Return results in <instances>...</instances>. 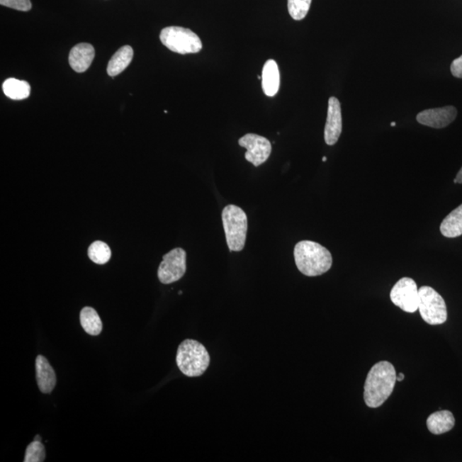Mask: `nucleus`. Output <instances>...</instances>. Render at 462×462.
Here are the masks:
<instances>
[{"label":"nucleus","mask_w":462,"mask_h":462,"mask_svg":"<svg viewBox=\"0 0 462 462\" xmlns=\"http://www.w3.org/2000/svg\"><path fill=\"white\" fill-rule=\"evenodd\" d=\"M342 131V110L336 97L329 98L327 125L325 128V141L329 146L335 145Z\"/></svg>","instance_id":"9b49d317"},{"label":"nucleus","mask_w":462,"mask_h":462,"mask_svg":"<svg viewBox=\"0 0 462 462\" xmlns=\"http://www.w3.org/2000/svg\"><path fill=\"white\" fill-rule=\"evenodd\" d=\"M280 74L278 65L274 60L266 61L262 72V88L266 96L274 97L278 92Z\"/></svg>","instance_id":"4468645a"},{"label":"nucleus","mask_w":462,"mask_h":462,"mask_svg":"<svg viewBox=\"0 0 462 462\" xmlns=\"http://www.w3.org/2000/svg\"><path fill=\"white\" fill-rule=\"evenodd\" d=\"M227 245L233 252H240L245 247L247 232V214L235 205L225 206L222 213Z\"/></svg>","instance_id":"20e7f679"},{"label":"nucleus","mask_w":462,"mask_h":462,"mask_svg":"<svg viewBox=\"0 0 462 462\" xmlns=\"http://www.w3.org/2000/svg\"><path fill=\"white\" fill-rule=\"evenodd\" d=\"M36 379L40 390L44 394H49L55 389L57 378L55 370L43 356H38L35 361Z\"/></svg>","instance_id":"ddd939ff"},{"label":"nucleus","mask_w":462,"mask_h":462,"mask_svg":"<svg viewBox=\"0 0 462 462\" xmlns=\"http://www.w3.org/2000/svg\"><path fill=\"white\" fill-rule=\"evenodd\" d=\"M134 51L130 45H125L115 53L109 61L107 73L110 77H116L122 73L133 60Z\"/></svg>","instance_id":"dca6fc26"},{"label":"nucleus","mask_w":462,"mask_h":462,"mask_svg":"<svg viewBox=\"0 0 462 462\" xmlns=\"http://www.w3.org/2000/svg\"><path fill=\"white\" fill-rule=\"evenodd\" d=\"M453 183L462 184V167L461 168L459 172L457 173L456 177L455 180H453Z\"/></svg>","instance_id":"393cba45"},{"label":"nucleus","mask_w":462,"mask_h":462,"mask_svg":"<svg viewBox=\"0 0 462 462\" xmlns=\"http://www.w3.org/2000/svg\"><path fill=\"white\" fill-rule=\"evenodd\" d=\"M45 458V449L41 441L34 440L26 449L24 462H43Z\"/></svg>","instance_id":"4be33fe9"},{"label":"nucleus","mask_w":462,"mask_h":462,"mask_svg":"<svg viewBox=\"0 0 462 462\" xmlns=\"http://www.w3.org/2000/svg\"><path fill=\"white\" fill-rule=\"evenodd\" d=\"M160 40L169 50L179 55L197 53L202 49L199 36L188 28L183 27L164 28L160 33Z\"/></svg>","instance_id":"39448f33"},{"label":"nucleus","mask_w":462,"mask_h":462,"mask_svg":"<svg viewBox=\"0 0 462 462\" xmlns=\"http://www.w3.org/2000/svg\"><path fill=\"white\" fill-rule=\"evenodd\" d=\"M82 328L91 336H98L102 332V322L98 312L93 308L85 307L80 313Z\"/></svg>","instance_id":"6ab92c4d"},{"label":"nucleus","mask_w":462,"mask_h":462,"mask_svg":"<svg viewBox=\"0 0 462 462\" xmlns=\"http://www.w3.org/2000/svg\"><path fill=\"white\" fill-rule=\"evenodd\" d=\"M395 125H397V123H395V122H392V123H391V126H392V127H394V126H395Z\"/></svg>","instance_id":"cd10ccee"},{"label":"nucleus","mask_w":462,"mask_h":462,"mask_svg":"<svg viewBox=\"0 0 462 462\" xmlns=\"http://www.w3.org/2000/svg\"><path fill=\"white\" fill-rule=\"evenodd\" d=\"M404 378H405V376H404V374L400 373L398 375H397V381L401 382L403 381Z\"/></svg>","instance_id":"a878e982"},{"label":"nucleus","mask_w":462,"mask_h":462,"mask_svg":"<svg viewBox=\"0 0 462 462\" xmlns=\"http://www.w3.org/2000/svg\"><path fill=\"white\" fill-rule=\"evenodd\" d=\"M327 157H324V158H323V161H324V162H325V161H327Z\"/></svg>","instance_id":"c85d7f7f"},{"label":"nucleus","mask_w":462,"mask_h":462,"mask_svg":"<svg viewBox=\"0 0 462 462\" xmlns=\"http://www.w3.org/2000/svg\"><path fill=\"white\" fill-rule=\"evenodd\" d=\"M94 56H96V52H94L92 45L89 43L77 44L69 52V65L76 72H85L93 63Z\"/></svg>","instance_id":"f8f14e48"},{"label":"nucleus","mask_w":462,"mask_h":462,"mask_svg":"<svg viewBox=\"0 0 462 462\" xmlns=\"http://www.w3.org/2000/svg\"><path fill=\"white\" fill-rule=\"evenodd\" d=\"M397 382V372L388 361L376 363L367 374L364 385V400L367 406L376 408L390 397Z\"/></svg>","instance_id":"f257e3e1"},{"label":"nucleus","mask_w":462,"mask_h":462,"mask_svg":"<svg viewBox=\"0 0 462 462\" xmlns=\"http://www.w3.org/2000/svg\"><path fill=\"white\" fill-rule=\"evenodd\" d=\"M238 143L247 150L245 159L257 167L265 163L271 154L269 140L261 135L247 134L239 140Z\"/></svg>","instance_id":"1a4fd4ad"},{"label":"nucleus","mask_w":462,"mask_h":462,"mask_svg":"<svg viewBox=\"0 0 462 462\" xmlns=\"http://www.w3.org/2000/svg\"><path fill=\"white\" fill-rule=\"evenodd\" d=\"M457 110L455 107L449 106L441 108L429 109L422 111L417 115V121L420 125L434 129H443L451 125L455 120Z\"/></svg>","instance_id":"9d476101"},{"label":"nucleus","mask_w":462,"mask_h":462,"mask_svg":"<svg viewBox=\"0 0 462 462\" xmlns=\"http://www.w3.org/2000/svg\"><path fill=\"white\" fill-rule=\"evenodd\" d=\"M3 91L4 94L11 100L22 101L30 96L31 86L26 81L9 78L4 81Z\"/></svg>","instance_id":"a211bd4d"},{"label":"nucleus","mask_w":462,"mask_h":462,"mask_svg":"<svg viewBox=\"0 0 462 462\" xmlns=\"http://www.w3.org/2000/svg\"><path fill=\"white\" fill-rule=\"evenodd\" d=\"M440 231L444 237L448 238H456L461 236L462 204L444 218L440 225Z\"/></svg>","instance_id":"f3484780"},{"label":"nucleus","mask_w":462,"mask_h":462,"mask_svg":"<svg viewBox=\"0 0 462 462\" xmlns=\"http://www.w3.org/2000/svg\"><path fill=\"white\" fill-rule=\"evenodd\" d=\"M35 440L41 441L40 436H36Z\"/></svg>","instance_id":"bb28decb"},{"label":"nucleus","mask_w":462,"mask_h":462,"mask_svg":"<svg viewBox=\"0 0 462 462\" xmlns=\"http://www.w3.org/2000/svg\"><path fill=\"white\" fill-rule=\"evenodd\" d=\"M456 419L451 411L442 410L433 412L427 420L428 430L432 434L441 435L455 427Z\"/></svg>","instance_id":"2eb2a0df"},{"label":"nucleus","mask_w":462,"mask_h":462,"mask_svg":"<svg viewBox=\"0 0 462 462\" xmlns=\"http://www.w3.org/2000/svg\"><path fill=\"white\" fill-rule=\"evenodd\" d=\"M209 354L205 346L196 340L187 339L181 342L177 349L176 364L187 377H200L210 365Z\"/></svg>","instance_id":"7ed1b4c3"},{"label":"nucleus","mask_w":462,"mask_h":462,"mask_svg":"<svg viewBox=\"0 0 462 462\" xmlns=\"http://www.w3.org/2000/svg\"><path fill=\"white\" fill-rule=\"evenodd\" d=\"M451 71L453 77L462 78V55L452 62Z\"/></svg>","instance_id":"b1692460"},{"label":"nucleus","mask_w":462,"mask_h":462,"mask_svg":"<svg viewBox=\"0 0 462 462\" xmlns=\"http://www.w3.org/2000/svg\"><path fill=\"white\" fill-rule=\"evenodd\" d=\"M312 0H288V13L296 21L306 18L310 9Z\"/></svg>","instance_id":"412c9836"},{"label":"nucleus","mask_w":462,"mask_h":462,"mask_svg":"<svg viewBox=\"0 0 462 462\" xmlns=\"http://www.w3.org/2000/svg\"><path fill=\"white\" fill-rule=\"evenodd\" d=\"M294 257L298 270L308 276L324 274L332 266L331 252L315 242L302 241L297 243Z\"/></svg>","instance_id":"f03ea898"},{"label":"nucleus","mask_w":462,"mask_h":462,"mask_svg":"<svg viewBox=\"0 0 462 462\" xmlns=\"http://www.w3.org/2000/svg\"><path fill=\"white\" fill-rule=\"evenodd\" d=\"M89 257L93 262L98 265H104L110 261L111 251L106 243L96 241L89 247Z\"/></svg>","instance_id":"aec40b11"},{"label":"nucleus","mask_w":462,"mask_h":462,"mask_svg":"<svg viewBox=\"0 0 462 462\" xmlns=\"http://www.w3.org/2000/svg\"><path fill=\"white\" fill-rule=\"evenodd\" d=\"M391 302L406 312L419 309V288L414 279L403 278L395 284L390 292Z\"/></svg>","instance_id":"6e6552de"},{"label":"nucleus","mask_w":462,"mask_h":462,"mask_svg":"<svg viewBox=\"0 0 462 462\" xmlns=\"http://www.w3.org/2000/svg\"><path fill=\"white\" fill-rule=\"evenodd\" d=\"M0 5L20 11H28L32 8L30 0H0Z\"/></svg>","instance_id":"5701e85b"},{"label":"nucleus","mask_w":462,"mask_h":462,"mask_svg":"<svg viewBox=\"0 0 462 462\" xmlns=\"http://www.w3.org/2000/svg\"><path fill=\"white\" fill-rule=\"evenodd\" d=\"M186 259V252L180 247L164 254L158 270L159 281L170 284L183 278L187 270Z\"/></svg>","instance_id":"0eeeda50"},{"label":"nucleus","mask_w":462,"mask_h":462,"mask_svg":"<svg viewBox=\"0 0 462 462\" xmlns=\"http://www.w3.org/2000/svg\"><path fill=\"white\" fill-rule=\"evenodd\" d=\"M419 310L423 320L429 325H442L447 320L446 303L443 297L431 287L419 288Z\"/></svg>","instance_id":"423d86ee"}]
</instances>
